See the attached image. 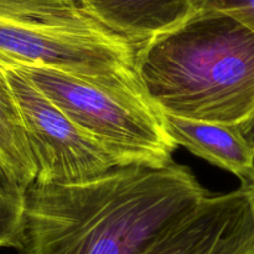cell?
I'll use <instances>...</instances> for the list:
<instances>
[{
	"label": "cell",
	"instance_id": "1",
	"mask_svg": "<svg viewBox=\"0 0 254 254\" xmlns=\"http://www.w3.org/2000/svg\"><path fill=\"white\" fill-rule=\"evenodd\" d=\"M210 195L188 166H117L79 184L26 188L21 254H141Z\"/></svg>",
	"mask_w": 254,
	"mask_h": 254
},
{
	"label": "cell",
	"instance_id": "2",
	"mask_svg": "<svg viewBox=\"0 0 254 254\" xmlns=\"http://www.w3.org/2000/svg\"><path fill=\"white\" fill-rule=\"evenodd\" d=\"M136 71L163 114L241 126L254 113V32L197 10L136 52Z\"/></svg>",
	"mask_w": 254,
	"mask_h": 254
},
{
	"label": "cell",
	"instance_id": "3",
	"mask_svg": "<svg viewBox=\"0 0 254 254\" xmlns=\"http://www.w3.org/2000/svg\"><path fill=\"white\" fill-rule=\"evenodd\" d=\"M86 134L101 144L118 166L173 163L178 144L158 108L126 101L112 92L49 67L16 68Z\"/></svg>",
	"mask_w": 254,
	"mask_h": 254
},
{
	"label": "cell",
	"instance_id": "4",
	"mask_svg": "<svg viewBox=\"0 0 254 254\" xmlns=\"http://www.w3.org/2000/svg\"><path fill=\"white\" fill-rule=\"evenodd\" d=\"M36 164L35 180L79 184L106 175L118 164L17 69H5Z\"/></svg>",
	"mask_w": 254,
	"mask_h": 254
},
{
	"label": "cell",
	"instance_id": "5",
	"mask_svg": "<svg viewBox=\"0 0 254 254\" xmlns=\"http://www.w3.org/2000/svg\"><path fill=\"white\" fill-rule=\"evenodd\" d=\"M141 254H254V210L242 189L207 195Z\"/></svg>",
	"mask_w": 254,
	"mask_h": 254
},
{
	"label": "cell",
	"instance_id": "6",
	"mask_svg": "<svg viewBox=\"0 0 254 254\" xmlns=\"http://www.w3.org/2000/svg\"><path fill=\"white\" fill-rule=\"evenodd\" d=\"M96 19L141 46L195 12V0H79Z\"/></svg>",
	"mask_w": 254,
	"mask_h": 254
},
{
	"label": "cell",
	"instance_id": "7",
	"mask_svg": "<svg viewBox=\"0 0 254 254\" xmlns=\"http://www.w3.org/2000/svg\"><path fill=\"white\" fill-rule=\"evenodd\" d=\"M163 116L166 129L178 145L235 174L241 181L254 175V149L238 126Z\"/></svg>",
	"mask_w": 254,
	"mask_h": 254
},
{
	"label": "cell",
	"instance_id": "8",
	"mask_svg": "<svg viewBox=\"0 0 254 254\" xmlns=\"http://www.w3.org/2000/svg\"><path fill=\"white\" fill-rule=\"evenodd\" d=\"M0 19L41 24L123 47H135L93 16L79 0H0Z\"/></svg>",
	"mask_w": 254,
	"mask_h": 254
},
{
	"label": "cell",
	"instance_id": "9",
	"mask_svg": "<svg viewBox=\"0 0 254 254\" xmlns=\"http://www.w3.org/2000/svg\"><path fill=\"white\" fill-rule=\"evenodd\" d=\"M0 158L16 178L29 186L36 179L37 169L27 141L26 131L6 72L0 67Z\"/></svg>",
	"mask_w": 254,
	"mask_h": 254
},
{
	"label": "cell",
	"instance_id": "10",
	"mask_svg": "<svg viewBox=\"0 0 254 254\" xmlns=\"http://www.w3.org/2000/svg\"><path fill=\"white\" fill-rule=\"evenodd\" d=\"M26 186L0 158V247H16Z\"/></svg>",
	"mask_w": 254,
	"mask_h": 254
},
{
	"label": "cell",
	"instance_id": "11",
	"mask_svg": "<svg viewBox=\"0 0 254 254\" xmlns=\"http://www.w3.org/2000/svg\"><path fill=\"white\" fill-rule=\"evenodd\" d=\"M197 10L222 12L254 32V0H195Z\"/></svg>",
	"mask_w": 254,
	"mask_h": 254
},
{
	"label": "cell",
	"instance_id": "12",
	"mask_svg": "<svg viewBox=\"0 0 254 254\" xmlns=\"http://www.w3.org/2000/svg\"><path fill=\"white\" fill-rule=\"evenodd\" d=\"M240 127V130L242 135L245 136L246 140L250 143V145L254 149V113L251 118H248L245 123H242Z\"/></svg>",
	"mask_w": 254,
	"mask_h": 254
},
{
	"label": "cell",
	"instance_id": "13",
	"mask_svg": "<svg viewBox=\"0 0 254 254\" xmlns=\"http://www.w3.org/2000/svg\"><path fill=\"white\" fill-rule=\"evenodd\" d=\"M243 190V192L247 195L248 200L252 203V207L254 210V175L252 178L247 179L245 181H241V188Z\"/></svg>",
	"mask_w": 254,
	"mask_h": 254
}]
</instances>
